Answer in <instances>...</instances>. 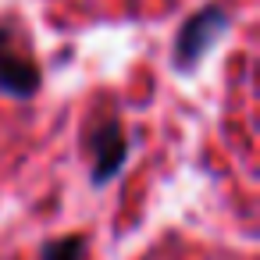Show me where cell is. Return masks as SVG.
I'll return each instance as SVG.
<instances>
[{
    "label": "cell",
    "mask_w": 260,
    "mask_h": 260,
    "mask_svg": "<svg viewBox=\"0 0 260 260\" xmlns=\"http://www.w3.org/2000/svg\"><path fill=\"white\" fill-rule=\"evenodd\" d=\"M228 25H232V15H228L224 4H203L196 15H189L185 25L175 36V54H171L175 57V68L192 72L210 54V47L228 32Z\"/></svg>",
    "instance_id": "cell-1"
},
{
    "label": "cell",
    "mask_w": 260,
    "mask_h": 260,
    "mask_svg": "<svg viewBox=\"0 0 260 260\" xmlns=\"http://www.w3.org/2000/svg\"><path fill=\"white\" fill-rule=\"evenodd\" d=\"M86 146L93 150V185H111L125 160H128V139L121 118H104L93 128H86Z\"/></svg>",
    "instance_id": "cell-2"
},
{
    "label": "cell",
    "mask_w": 260,
    "mask_h": 260,
    "mask_svg": "<svg viewBox=\"0 0 260 260\" xmlns=\"http://www.w3.org/2000/svg\"><path fill=\"white\" fill-rule=\"evenodd\" d=\"M40 68L18 47L8 25H0V89L15 100H32L40 93Z\"/></svg>",
    "instance_id": "cell-3"
},
{
    "label": "cell",
    "mask_w": 260,
    "mask_h": 260,
    "mask_svg": "<svg viewBox=\"0 0 260 260\" xmlns=\"http://www.w3.org/2000/svg\"><path fill=\"white\" fill-rule=\"evenodd\" d=\"M40 260H86V235H61L50 239L40 253Z\"/></svg>",
    "instance_id": "cell-4"
}]
</instances>
